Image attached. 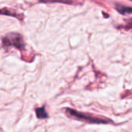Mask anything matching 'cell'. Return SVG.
<instances>
[{
    "label": "cell",
    "instance_id": "obj_1",
    "mask_svg": "<svg viewBox=\"0 0 132 132\" xmlns=\"http://www.w3.org/2000/svg\"><path fill=\"white\" fill-rule=\"evenodd\" d=\"M65 113L67 116L70 117V118H73L75 120H78L80 121L90 123V124H110L112 121L109 119H104L101 118H98L89 114H84L82 112H78L76 110L71 108H66Z\"/></svg>",
    "mask_w": 132,
    "mask_h": 132
},
{
    "label": "cell",
    "instance_id": "obj_2",
    "mask_svg": "<svg viewBox=\"0 0 132 132\" xmlns=\"http://www.w3.org/2000/svg\"><path fill=\"white\" fill-rule=\"evenodd\" d=\"M2 46L7 48L10 46H12L17 49H23L24 43L22 37L20 34L18 33H9L5 36L2 39Z\"/></svg>",
    "mask_w": 132,
    "mask_h": 132
},
{
    "label": "cell",
    "instance_id": "obj_3",
    "mask_svg": "<svg viewBox=\"0 0 132 132\" xmlns=\"http://www.w3.org/2000/svg\"><path fill=\"white\" fill-rule=\"evenodd\" d=\"M115 9L121 15H128L132 14V7H128L119 3L115 4Z\"/></svg>",
    "mask_w": 132,
    "mask_h": 132
},
{
    "label": "cell",
    "instance_id": "obj_4",
    "mask_svg": "<svg viewBox=\"0 0 132 132\" xmlns=\"http://www.w3.org/2000/svg\"><path fill=\"white\" fill-rule=\"evenodd\" d=\"M36 114L37 118H39V119H46L49 117L48 114L46 111L45 106L36 108Z\"/></svg>",
    "mask_w": 132,
    "mask_h": 132
},
{
    "label": "cell",
    "instance_id": "obj_5",
    "mask_svg": "<svg viewBox=\"0 0 132 132\" xmlns=\"http://www.w3.org/2000/svg\"><path fill=\"white\" fill-rule=\"evenodd\" d=\"M127 22H128L127 25L125 26H122V27L126 29H132V19L128 20V21H127Z\"/></svg>",
    "mask_w": 132,
    "mask_h": 132
}]
</instances>
